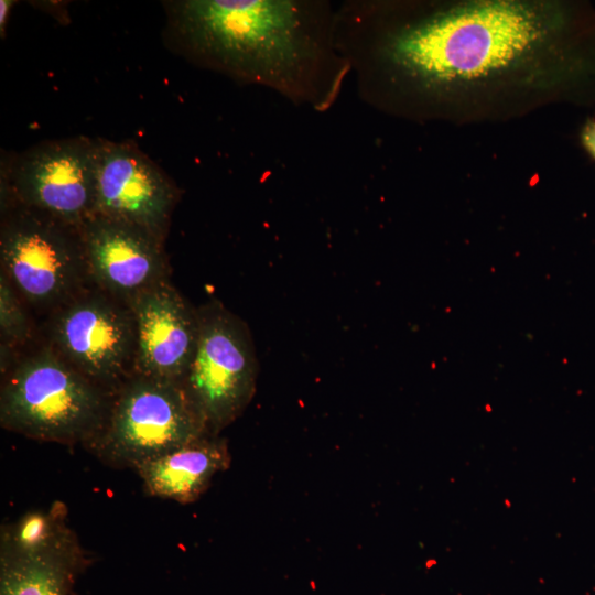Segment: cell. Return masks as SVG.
I'll return each instance as SVG.
<instances>
[{
  "instance_id": "cell-1",
  "label": "cell",
  "mask_w": 595,
  "mask_h": 595,
  "mask_svg": "<svg viewBox=\"0 0 595 595\" xmlns=\"http://www.w3.org/2000/svg\"><path fill=\"white\" fill-rule=\"evenodd\" d=\"M376 65L394 111L455 125L595 104L585 1L455 0L390 10Z\"/></svg>"
},
{
  "instance_id": "cell-2",
  "label": "cell",
  "mask_w": 595,
  "mask_h": 595,
  "mask_svg": "<svg viewBox=\"0 0 595 595\" xmlns=\"http://www.w3.org/2000/svg\"><path fill=\"white\" fill-rule=\"evenodd\" d=\"M172 25L192 53L234 75L298 94L317 46L286 0H186Z\"/></svg>"
},
{
  "instance_id": "cell-3",
  "label": "cell",
  "mask_w": 595,
  "mask_h": 595,
  "mask_svg": "<svg viewBox=\"0 0 595 595\" xmlns=\"http://www.w3.org/2000/svg\"><path fill=\"white\" fill-rule=\"evenodd\" d=\"M109 408L101 387L51 346L18 360L4 372L1 425L29 437L93 442L105 425Z\"/></svg>"
},
{
  "instance_id": "cell-4",
  "label": "cell",
  "mask_w": 595,
  "mask_h": 595,
  "mask_svg": "<svg viewBox=\"0 0 595 595\" xmlns=\"http://www.w3.org/2000/svg\"><path fill=\"white\" fill-rule=\"evenodd\" d=\"M206 433L182 382L133 374L93 442L109 463L137 468Z\"/></svg>"
},
{
  "instance_id": "cell-5",
  "label": "cell",
  "mask_w": 595,
  "mask_h": 595,
  "mask_svg": "<svg viewBox=\"0 0 595 595\" xmlns=\"http://www.w3.org/2000/svg\"><path fill=\"white\" fill-rule=\"evenodd\" d=\"M0 257L17 292L41 309L63 305L88 275L80 229L18 203L1 225Z\"/></svg>"
},
{
  "instance_id": "cell-6",
  "label": "cell",
  "mask_w": 595,
  "mask_h": 595,
  "mask_svg": "<svg viewBox=\"0 0 595 595\" xmlns=\"http://www.w3.org/2000/svg\"><path fill=\"white\" fill-rule=\"evenodd\" d=\"M196 350L183 387L213 435L231 424L256 391L258 363L246 323L213 301L197 310Z\"/></svg>"
},
{
  "instance_id": "cell-7",
  "label": "cell",
  "mask_w": 595,
  "mask_h": 595,
  "mask_svg": "<svg viewBox=\"0 0 595 595\" xmlns=\"http://www.w3.org/2000/svg\"><path fill=\"white\" fill-rule=\"evenodd\" d=\"M99 139L45 141L12 163L9 190L15 203L79 228L95 213Z\"/></svg>"
},
{
  "instance_id": "cell-8",
  "label": "cell",
  "mask_w": 595,
  "mask_h": 595,
  "mask_svg": "<svg viewBox=\"0 0 595 595\" xmlns=\"http://www.w3.org/2000/svg\"><path fill=\"white\" fill-rule=\"evenodd\" d=\"M51 347L98 386L133 372L134 320L129 305L101 290L79 292L61 305L51 325Z\"/></svg>"
},
{
  "instance_id": "cell-9",
  "label": "cell",
  "mask_w": 595,
  "mask_h": 595,
  "mask_svg": "<svg viewBox=\"0 0 595 595\" xmlns=\"http://www.w3.org/2000/svg\"><path fill=\"white\" fill-rule=\"evenodd\" d=\"M176 193L134 144L99 139L94 215L136 225L164 240Z\"/></svg>"
},
{
  "instance_id": "cell-10",
  "label": "cell",
  "mask_w": 595,
  "mask_h": 595,
  "mask_svg": "<svg viewBox=\"0 0 595 595\" xmlns=\"http://www.w3.org/2000/svg\"><path fill=\"white\" fill-rule=\"evenodd\" d=\"M87 273L98 289L129 303L167 280L163 240L136 225L93 215L80 227Z\"/></svg>"
},
{
  "instance_id": "cell-11",
  "label": "cell",
  "mask_w": 595,
  "mask_h": 595,
  "mask_svg": "<svg viewBox=\"0 0 595 595\" xmlns=\"http://www.w3.org/2000/svg\"><path fill=\"white\" fill-rule=\"evenodd\" d=\"M136 329L133 374L183 382L198 338V315L169 279L128 303Z\"/></svg>"
},
{
  "instance_id": "cell-12",
  "label": "cell",
  "mask_w": 595,
  "mask_h": 595,
  "mask_svg": "<svg viewBox=\"0 0 595 595\" xmlns=\"http://www.w3.org/2000/svg\"><path fill=\"white\" fill-rule=\"evenodd\" d=\"M83 566V553L67 527L37 548L1 547L0 595H68Z\"/></svg>"
},
{
  "instance_id": "cell-13",
  "label": "cell",
  "mask_w": 595,
  "mask_h": 595,
  "mask_svg": "<svg viewBox=\"0 0 595 595\" xmlns=\"http://www.w3.org/2000/svg\"><path fill=\"white\" fill-rule=\"evenodd\" d=\"M229 465L227 441L206 433L136 469L150 495L191 504L206 491L213 477Z\"/></svg>"
},
{
  "instance_id": "cell-14",
  "label": "cell",
  "mask_w": 595,
  "mask_h": 595,
  "mask_svg": "<svg viewBox=\"0 0 595 595\" xmlns=\"http://www.w3.org/2000/svg\"><path fill=\"white\" fill-rule=\"evenodd\" d=\"M0 332L1 344L11 348L23 345L31 332L30 321L18 292L2 271L0 274Z\"/></svg>"
},
{
  "instance_id": "cell-15",
  "label": "cell",
  "mask_w": 595,
  "mask_h": 595,
  "mask_svg": "<svg viewBox=\"0 0 595 595\" xmlns=\"http://www.w3.org/2000/svg\"><path fill=\"white\" fill-rule=\"evenodd\" d=\"M581 142L588 154L595 159V119H588L583 125Z\"/></svg>"
},
{
  "instance_id": "cell-16",
  "label": "cell",
  "mask_w": 595,
  "mask_h": 595,
  "mask_svg": "<svg viewBox=\"0 0 595 595\" xmlns=\"http://www.w3.org/2000/svg\"><path fill=\"white\" fill-rule=\"evenodd\" d=\"M12 0H1L0 1V31L1 34L6 31V25L8 21L9 13L11 11V8L13 6Z\"/></svg>"
}]
</instances>
